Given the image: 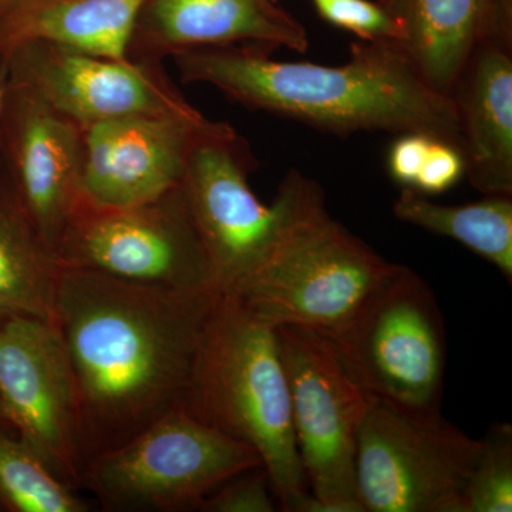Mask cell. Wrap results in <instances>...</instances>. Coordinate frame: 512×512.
<instances>
[{
  "mask_svg": "<svg viewBox=\"0 0 512 512\" xmlns=\"http://www.w3.org/2000/svg\"><path fill=\"white\" fill-rule=\"evenodd\" d=\"M220 295L62 266L55 323L76 377L84 467L183 409L202 330Z\"/></svg>",
  "mask_w": 512,
  "mask_h": 512,
  "instance_id": "cell-1",
  "label": "cell"
},
{
  "mask_svg": "<svg viewBox=\"0 0 512 512\" xmlns=\"http://www.w3.org/2000/svg\"><path fill=\"white\" fill-rule=\"evenodd\" d=\"M274 47H198L174 53L184 83L210 84L249 109L328 133H420L461 151L456 106L431 90L396 43L359 42L348 63L282 62Z\"/></svg>",
  "mask_w": 512,
  "mask_h": 512,
  "instance_id": "cell-2",
  "label": "cell"
},
{
  "mask_svg": "<svg viewBox=\"0 0 512 512\" xmlns=\"http://www.w3.org/2000/svg\"><path fill=\"white\" fill-rule=\"evenodd\" d=\"M183 409L254 448L282 511L305 510L311 493L276 329L228 293H221L202 330Z\"/></svg>",
  "mask_w": 512,
  "mask_h": 512,
  "instance_id": "cell-3",
  "label": "cell"
},
{
  "mask_svg": "<svg viewBox=\"0 0 512 512\" xmlns=\"http://www.w3.org/2000/svg\"><path fill=\"white\" fill-rule=\"evenodd\" d=\"M394 266L330 217L322 191L264 261L227 293L271 328L301 326L329 336L353 318Z\"/></svg>",
  "mask_w": 512,
  "mask_h": 512,
  "instance_id": "cell-4",
  "label": "cell"
},
{
  "mask_svg": "<svg viewBox=\"0 0 512 512\" xmlns=\"http://www.w3.org/2000/svg\"><path fill=\"white\" fill-rule=\"evenodd\" d=\"M328 338L370 399L413 420L443 419L444 320L429 285L412 269L396 264Z\"/></svg>",
  "mask_w": 512,
  "mask_h": 512,
  "instance_id": "cell-5",
  "label": "cell"
},
{
  "mask_svg": "<svg viewBox=\"0 0 512 512\" xmlns=\"http://www.w3.org/2000/svg\"><path fill=\"white\" fill-rule=\"evenodd\" d=\"M256 160L231 124L212 121L188 157L181 188L208 255L215 282L227 293L264 261L285 229L322 192L319 184L292 170L272 204L251 190Z\"/></svg>",
  "mask_w": 512,
  "mask_h": 512,
  "instance_id": "cell-6",
  "label": "cell"
},
{
  "mask_svg": "<svg viewBox=\"0 0 512 512\" xmlns=\"http://www.w3.org/2000/svg\"><path fill=\"white\" fill-rule=\"evenodd\" d=\"M255 468L264 467L254 448L175 409L94 456L80 487L106 511H192L225 481Z\"/></svg>",
  "mask_w": 512,
  "mask_h": 512,
  "instance_id": "cell-7",
  "label": "cell"
},
{
  "mask_svg": "<svg viewBox=\"0 0 512 512\" xmlns=\"http://www.w3.org/2000/svg\"><path fill=\"white\" fill-rule=\"evenodd\" d=\"M276 335L296 447L312 490L303 512H363L356 493V444L372 399L328 336L301 326H282Z\"/></svg>",
  "mask_w": 512,
  "mask_h": 512,
  "instance_id": "cell-8",
  "label": "cell"
},
{
  "mask_svg": "<svg viewBox=\"0 0 512 512\" xmlns=\"http://www.w3.org/2000/svg\"><path fill=\"white\" fill-rule=\"evenodd\" d=\"M56 256L66 268L130 284L220 291L181 187L127 208L82 202L57 245Z\"/></svg>",
  "mask_w": 512,
  "mask_h": 512,
  "instance_id": "cell-9",
  "label": "cell"
},
{
  "mask_svg": "<svg viewBox=\"0 0 512 512\" xmlns=\"http://www.w3.org/2000/svg\"><path fill=\"white\" fill-rule=\"evenodd\" d=\"M480 444L444 419L413 420L372 399L356 444L363 512H464Z\"/></svg>",
  "mask_w": 512,
  "mask_h": 512,
  "instance_id": "cell-10",
  "label": "cell"
},
{
  "mask_svg": "<svg viewBox=\"0 0 512 512\" xmlns=\"http://www.w3.org/2000/svg\"><path fill=\"white\" fill-rule=\"evenodd\" d=\"M0 416L67 484L80 488V404L72 362L55 320L0 323Z\"/></svg>",
  "mask_w": 512,
  "mask_h": 512,
  "instance_id": "cell-11",
  "label": "cell"
},
{
  "mask_svg": "<svg viewBox=\"0 0 512 512\" xmlns=\"http://www.w3.org/2000/svg\"><path fill=\"white\" fill-rule=\"evenodd\" d=\"M0 72V80L25 84L83 128L121 117L197 111L161 62H120L32 42L10 50Z\"/></svg>",
  "mask_w": 512,
  "mask_h": 512,
  "instance_id": "cell-12",
  "label": "cell"
},
{
  "mask_svg": "<svg viewBox=\"0 0 512 512\" xmlns=\"http://www.w3.org/2000/svg\"><path fill=\"white\" fill-rule=\"evenodd\" d=\"M0 154L26 214L56 254L82 204L84 128L25 84L5 79Z\"/></svg>",
  "mask_w": 512,
  "mask_h": 512,
  "instance_id": "cell-13",
  "label": "cell"
},
{
  "mask_svg": "<svg viewBox=\"0 0 512 512\" xmlns=\"http://www.w3.org/2000/svg\"><path fill=\"white\" fill-rule=\"evenodd\" d=\"M212 121L200 111L121 117L84 128L82 202L127 208L181 187Z\"/></svg>",
  "mask_w": 512,
  "mask_h": 512,
  "instance_id": "cell-14",
  "label": "cell"
},
{
  "mask_svg": "<svg viewBox=\"0 0 512 512\" xmlns=\"http://www.w3.org/2000/svg\"><path fill=\"white\" fill-rule=\"evenodd\" d=\"M264 45L305 53L308 32L274 0H148L131 39V60L161 62L198 47Z\"/></svg>",
  "mask_w": 512,
  "mask_h": 512,
  "instance_id": "cell-15",
  "label": "cell"
},
{
  "mask_svg": "<svg viewBox=\"0 0 512 512\" xmlns=\"http://www.w3.org/2000/svg\"><path fill=\"white\" fill-rule=\"evenodd\" d=\"M450 99L468 181L484 195H512V19L474 46Z\"/></svg>",
  "mask_w": 512,
  "mask_h": 512,
  "instance_id": "cell-16",
  "label": "cell"
},
{
  "mask_svg": "<svg viewBox=\"0 0 512 512\" xmlns=\"http://www.w3.org/2000/svg\"><path fill=\"white\" fill-rule=\"evenodd\" d=\"M399 22V46L423 82L450 97L474 46L512 19V0H379Z\"/></svg>",
  "mask_w": 512,
  "mask_h": 512,
  "instance_id": "cell-17",
  "label": "cell"
},
{
  "mask_svg": "<svg viewBox=\"0 0 512 512\" xmlns=\"http://www.w3.org/2000/svg\"><path fill=\"white\" fill-rule=\"evenodd\" d=\"M148 0H28L0 12V66L10 50L42 42L131 62L130 45Z\"/></svg>",
  "mask_w": 512,
  "mask_h": 512,
  "instance_id": "cell-18",
  "label": "cell"
},
{
  "mask_svg": "<svg viewBox=\"0 0 512 512\" xmlns=\"http://www.w3.org/2000/svg\"><path fill=\"white\" fill-rule=\"evenodd\" d=\"M62 265L0 170V323L18 316L55 320Z\"/></svg>",
  "mask_w": 512,
  "mask_h": 512,
  "instance_id": "cell-19",
  "label": "cell"
},
{
  "mask_svg": "<svg viewBox=\"0 0 512 512\" xmlns=\"http://www.w3.org/2000/svg\"><path fill=\"white\" fill-rule=\"evenodd\" d=\"M393 214L400 221L460 242L512 281V195H485L464 205H443L402 187Z\"/></svg>",
  "mask_w": 512,
  "mask_h": 512,
  "instance_id": "cell-20",
  "label": "cell"
},
{
  "mask_svg": "<svg viewBox=\"0 0 512 512\" xmlns=\"http://www.w3.org/2000/svg\"><path fill=\"white\" fill-rule=\"evenodd\" d=\"M90 504L0 417V512H87Z\"/></svg>",
  "mask_w": 512,
  "mask_h": 512,
  "instance_id": "cell-21",
  "label": "cell"
},
{
  "mask_svg": "<svg viewBox=\"0 0 512 512\" xmlns=\"http://www.w3.org/2000/svg\"><path fill=\"white\" fill-rule=\"evenodd\" d=\"M463 491L464 512L512 511V427H490Z\"/></svg>",
  "mask_w": 512,
  "mask_h": 512,
  "instance_id": "cell-22",
  "label": "cell"
},
{
  "mask_svg": "<svg viewBox=\"0 0 512 512\" xmlns=\"http://www.w3.org/2000/svg\"><path fill=\"white\" fill-rule=\"evenodd\" d=\"M312 3L325 22L353 33L362 42L399 45L402 40L399 22L379 0H312Z\"/></svg>",
  "mask_w": 512,
  "mask_h": 512,
  "instance_id": "cell-23",
  "label": "cell"
},
{
  "mask_svg": "<svg viewBox=\"0 0 512 512\" xmlns=\"http://www.w3.org/2000/svg\"><path fill=\"white\" fill-rule=\"evenodd\" d=\"M271 490V481L264 468H255L225 481L201 501L197 511L274 512Z\"/></svg>",
  "mask_w": 512,
  "mask_h": 512,
  "instance_id": "cell-24",
  "label": "cell"
},
{
  "mask_svg": "<svg viewBox=\"0 0 512 512\" xmlns=\"http://www.w3.org/2000/svg\"><path fill=\"white\" fill-rule=\"evenodd\" d=\"M464 175L466 163L461 151L453 144L433 138L413 188L426 195L441 194L453 188Z\"/></svg>",
  "mask_w": 512,
  "mask_h": 512,
  "instance_id": "cell-25",
  "label": "cell"
},
{
  "mask_svg": "<svg viewBox=\"0 0 512 512\" xmlns=\"http://www.w3.org/2000/svg\"><path fill=\"white\" fill-rule=\"evenodd\" d=\"M431 140L433 137L426 134L404 133L394 141L387 157V170L397 184L413 188Z\"/></svg>",
  "mask_w": 512,
  "mask_h": 512,
  "instance_id": "cell-26",
  "label": "cell"
},
{
  "mask_svg": "<svg viewBox=\"0 0 512 512\" xmlns=\"http://www.w3.org/2000/svg\"><path fill=\"white\" fill-rule=\"evenodd\" d=\"M23 2H28V0H0V12L13 8V6Z\"/></svg>",
  "mask_w": 512,
  "mask_h": 512,
  "instance_id": "cell-27",
  "label": "cell"
},
{
  "mask_svg": "<svg viewBox=\"0 0 512 512\" xmlns=\"http://www.w3.org/2000/svg\"><path fill=\"white\" fill-rule=\"evenodd\" d=\"M0 94H2V80H0Z\"/></svg>",
  "mask_w": 512,
  "mask_h": 512,
  "instance_id": "cell-28",
  "label": "cell"
},
{
  "mask_svg": "<svg viewBox=\"0 0 512 512\" xmlns=\"http://www.w3.org/2000/svg\"><path fill=\"white\" fill-rule=\"evenodd\" d=\"M274 2H278V0H274Z\"/></svg>",
  "mask_w": 512,
  "mask_h": 512,
  "instance_id": "cell-29",
  "label": "cell"
},
{
  "mask_svg": "<svg viewBox=\"0 0 512 512\" xmlns=\"http://www.w3.org/2000/svg\"><path fill=\"white\" fill-rule=\"evenodd\" d=\"M0 417H2V416H0ZM2 419H3V417H2Z\"/></svg>",
  "mask_w": 512,
  "mask_h": 512,
  "instance_id": "cell-30",
  "label": "cell"
}]
</instances>
